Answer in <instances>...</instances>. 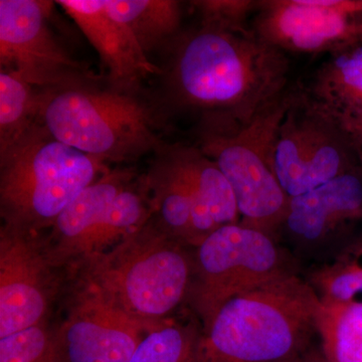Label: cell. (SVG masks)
<instances>
[{
	"mask_svg": "<svg viewBox=\"0 0 362 362\" xmlns=\"http://www.w3.org/2000/svg\"><path fill=\"white\" fill-rule=\"evenodd\" d=\"M301 95L349 138L362 157V37L331 52Z\"/></svg>",
	"mask_w": 362,
	"mask_h": 362,
	"instance_id": "obj_15",
	"label": "cell"
},
{
	"mask_svg": "<svg viewBox=\"0 0 362 362\" xmlns=\"http://www.w3.org/2000/svg\"><path fill=\"white\" fill-rule=\"evenodd\" d=\"M0 362H69L58 332L44 323L0 338Z\"/></svg>",
	"mask_w": 362,
	"mask_h": 362,
	"instance_id": "obj_23",
	"label": "cell"
},
{
	"mask_svg": "<svg viewBox=\"0 0 362 362\" xmlns=\"http://www.w3.org/2000/svg\"><path fill=\"white\" fill-rule=\"evenodd\" d=\"M361 216L362 180L354 170L290 199L283 226L296 239L315 243Z\"/></svg>",
	"mask_w": 362,
	"mask_h": 362,
	"instance_id": "obj_16",
	"label": "cell"
},
{
	"mask_svg": "<svg viewBox=\"0 0 362 362\" xmlns=\"http://www.w3.org/2000/svg\"><path fill=\"white\" fill-rule=\"evenodd\" d=\"M361 163L358 150L328 117L301 94L285 97L272 135L271 164L289 199Z\"/></svg>",
	"mask_w": 362,
	"mask_h": 362,
	"instance_id": "obj_8",
	"label": "cell"
},
{
	"mask_svg": "<svg viewBox=\"0 0 362 362\" xmlns=\"http://www.w3.org/2000/svg\"><path fill=\"white\" fill-rule=\"evenodd\" d=\"M316 331L328 361L362 362V302L321 301Z\"/></svg>",
	"mask_w": 362,
	"mask_h": 362,
	"instance_id": "obj_20",
	"label": "cell"
},
{
	"mask_svg": "<svg viewBox=\"0 0 362 362\" xmlns=\"http://www.w3.org/2000/svg\"><path fill=\"white\" fill-rule=\"evenodd\" d=\"M202 333L194 324L164 320L145 335L130 362H197Z\"/></svg>",
	"mask_w": 362,
	"mask_h": 362,
	"instance_id": "obj_22",
	"label": "cell"
},
{
	"mask_svg": "<svg viewBox=\"0 0 362 362\" xmlns=\"http://www.w3.org/2000/svg\"><path fill=\"white\" fill-rule=\"evenodd\" d=\"M321 301L347 303L362 295V265L340 264L323 271L317 278Z\"/></svg>",
	"mask_w": 362,
	"mask_h": 362,
	"instance_id": "obj_24",
	"label": "cell"
},
{
	"mask_svg": "<svg viewBox=\"0 0 362 362\" xmlns=\"http://www.w3.org/2000/svg\"><path fill=\"white\" fill-rule=\"evenodd\" d=\"M58 334L69 362H130L150 330L163 322L131 316L83 282Z\"/></svg>",
	"mask_w": 362,
	"mask_h": 362,
	"instance_id": "obj_13",
	"label": "cell"
},
{
	"mask_svg": "<svg viewBox=\"0 0 362 362\" xmlns=\"http://www.w3.org/2000/svg\"><path fill=\"white\" fill-rule=\"evenodd\" d=\"M291 362H329L326 359V357L323 356L322 351L320 350L310 349L307 350L304 352L302 356L294 359Z\"/></svg>",
	"mask_w": 362,
	"mask_h": 362,
	"instance_id": "obj_26",
	"label": "cell"
},
{
	"mask_svg": "<svg viewBox=\"0 0 362 362\" xmlns=\"http://www.w3.org/2000/svg\"><path fill=\"white\" fill-rule=\"evenodd\" d=\"M154 218L171 237L194 247V197L189 183L163 145L145 175Z\"/></svg>",
	"mask_w": 362,
	"mask_h": 362,
	"instance_id": "obj_18",
	"label": "cell"
},
{
	"mask_svg": "<svg viewBox=\"0 0 362 362\" xmlns=\"http://www.w3.org/2000/svg\"><path fill=\"white\" fill-rule=\"evenodd\" d=\"M40 232H0V338L45 322L56 290L54 265Z\"/></svg>",
	"mask_w": 362,
	"mask_h": 362,
	"instance_id": "obj_11",
	"label": "cell"
},
{
	"mask_svg": "<svg viewBox=\"0 0 362 362\" xmlns=\"http://www.w3.org/2000/svg\"><path fill=\"white\" fill-rule=\"evenodd\" d=\"M160 75L171 105L199 111L201 120L245 125L284 97V52L246 26L202 25L181 32Z\"/></svg>",
	"mask_w": 362,
	"mask_h": 362,
	"instance_id": "obj_1",
	"label": "cell"
},
{
	"mask_svg": "<svg viewBox=\"0 0 362 362\" xmlns=\"http://www.w3.org/2000/svg\"><path fill=\"white\" fill-rule=\"evenodd\" d=\"M320 305L293 272L233 297L202 328L197 362H291L309 349Z\"/></svg>",
	"mask_w": 362,
	"mask_h": 362,
	"instance_id": "obj_2",
	"label": "cell"
},
{
	"mask_svg": "<svg viewBox=\"0 0 362 362\" xmlns=\"http://www.w3.org/2000/svg\"><path fill=\"white\" fill-rule=\"evenodd\" d=\"M202 16V25L233 28L245 26L247 13L252 11L251 1L204 0L192 2Z\"/></svg>",
	"mask_w": 362,
	"mask_h": 362,
	"instance_id": "obj_25",
	"label": "cell"
},
{
	"mask_svg": "<svg viewBox=\"0 0 362 362\" xmlns=\"http://www.w3.org/2000/svg\"><path fill=\"white\" fill-rule=\"evenodd\" d=\"M166 148L192 188L194 249L218 228L239 223L233 188L216 162L199 147L166 144Z\"/></svg>",
	"mask_w": 362,
	"mask_h": 362,
	"instance_id": "obj_17",
	"label": "cell"
},
{
	"mask_svg": "<svg viewBox=\"0 0 362 362\" xmlns=\"http://www.w3.org/2000/svg\"><path fill=\"white\" fill-rule=\"evenodd\" d=\"M40 101V90L14 74L0 71V151L37 122Z\"/></svg>",
	"mask_w": 362,
	"mask_h": 362,
	"instance_id": "obj_21",
	"label": "cell"
},
{
	"mask_svg": "<svg viewBox=\"0 0 362 362\" xmlns=\"http://www.w3.org/2000/svg\"><path fill=\"white\" fill-rule=\"evenodd\" d=\"M112 16L127 26L142 51H165L181 33L180 2L173 0H105Z\"/></svg>",
	"mask_w": 362,
	"mask_h": 362,
	"instance_id": "obj_19",
	"label": "cell"
},
{
	"mask_svg": "<svg viewBox=\"0 0 362 362\" xmlns=\"http://www.w3.org/2000/svg\"><path fill=\"white\" fill-rule=\"evenodd\" d=\"M285 97L245 125L204 120L197 127L199 148L233 188L240 223L271 237L284 223L290 201L271 164L272 135Z\"/></svg>",
	"mask_w": 362,
	"mask_h": 362,
	"instance_id": "obj_6",
	"label": "cell"
},
{
	"mask_svg": "<svg viewBox=\"0 0 362 362\" xmlns=\"http://www.w3.org/2000/svg\"><path fill=\"white\" fill-rule=\"evenodd\" d=\"M37 120L59 141L107 162H132L164 142L161 110L142 96L107 82L40 90Z\"/></svg>",
	"mask_w": 362,
	"mask_h": 362,
	"instance_id": "obj_3",
	"label": "cell"
},
{
	"mask_svg": "<svg viewBox=\"0 0 362 362\" xmlns=\"http://www.w3.org/2000/svg\"><path fill=\"white\" fill-rule=\"evenodd\" d=\"M106 163L59 141L39 120L0 151V213L6 225L49 230Z\"/></svg>",
	"mask_w": 362,
	"mask_h": 362,
	"instance_id": "obj_4",
	"label": "cell"
},
{
	"mask_svg": "<svg viewBox=\"0 0 362 362\" xmlns=\"http://www.w3.org/2000/svg\"><path fill=\"white\" fill-rule=\"evenodd\" d=\"M136 175L133 168L109 169L64 209L45 238L54 265L84 268L146 225V197L125 187Z\"/></svg>",
	"mask_w": 362,
	"mask_h": 362,
	"instance_id": "obj_7",
	"label": "cell"
},
{
	"mask_svg": "<svg viewBox=\"0 0 362 362\" xmlns=\"http://www.w3.org/2000/svg\"><path fill=\"white\" fill-rule=\"evenodd\" d=\"M153 218L84 268V283L131 316L160 322L189 295L194 257Z\"/></svg>",
	"mask_w": 362,
	"mask_h": 362,
	"instance_id": "obj_5",
	"label": "cell"
},
{
	"mask_svg": "<svg viewBox=\"0 0 362 362\" xmlns=\"http://www.w3.org/2000/svg\"><path fill=\"white\" fill-rule=\"evenodd\" d=\"M192 257L188 297L202 328L228 300L292 272L271 235L240 223L209 235Z\"/></svg>",
	"mask_w": 362,
	"mask_h": 362,
	"instance_id": "obj_9",
	"label": "cell"
},
{
	"mask_svg": "<svg viewBox=\"0 0 362 362\" xmlns=\"http://www.w3.org/2000/svg\"><path fill=\"white\" fill-rule=\"evenodd\" d=\"M96 49L108 70L107 82L126 90H140L143 78L160 75L127 26L112 16L105 0L57 1Z\"/></svg>",
	"mask_w": 362,
	"mask_h": 362,
	"instance_id": "obj_14",
	"label": "cell"
},
{
	"mask_svg": "<svg viewBox=\"0 0 362 362\" xmlns=\"http://www.w3.org/2000/svg\"><path fill=\"white\" fill-rule=\"evenodd\" d=\"M252 30L283 52H332L361 39L362 0L263 2Z\"/></svg>",
	"mask_w": 362,
	"mask_h": 362,
	"instance_id": "obj_12",
	"label": "cell"
},
{
	"mask_svg": "<svg viewBox=\"0 0 362 362\" xmlns=\"http://www.w3.org/2000/svg\"><path fill=\"white\" fill-rule=\"evenodd\" d=\"M51 1H0V66L40 90L98 84L103 78L71 57L49 26Z\"/></svg>",
	"mask_w": 362,
	"mask_h": 362,
	"instance_id": "obj_10",
	"label": "cell"
}]
</instances>
